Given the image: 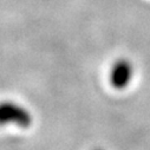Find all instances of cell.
<instances>
[{
    "mask_svg": "<svg viewBox=\"0 0 150 150\" xmlns=\"http://www.w3.org/2000/svg\"><path fill=\"white\" fill-rule=\"evenodd\" d=\"M33 122L31 111L24 105L12 102H0V127L14 125L18 128H28Z\"/></svg>",
    "mask_w": 150,
    "mask_h": 150,
    "instance_id": "obj_1",
    "label": "cell"
},
{
    "mask_svg": "<svg viewBox=\"0 0 150 150\" xmlns=\"http://www.w3.org/2000/svg\"><path fill=\"white\" fill-rule=\"evenodd\" d=\"M135 67L128 58H118L109 70V83L115 90H125L132 82Z\"/></svg>",
    "mask_w": 150,
    "mask_h": 150,
    "instance_id": "obj_2",
    "label": "cell"
},
{
    "mask_svg": "<svg viewBox=\"0 0 150 150\" xmlns=\"http://www.w3.org/2000/svg\"><path fill=\"white\" fill-rule=\"evenodd\" d=\"M95 150H103V149H95Z\"/></svg>",
    "mask_w": 150,
    "mask_h": 150,
    "instance_id": "obj_3",
    "label": "cell"
}]
</instances>
